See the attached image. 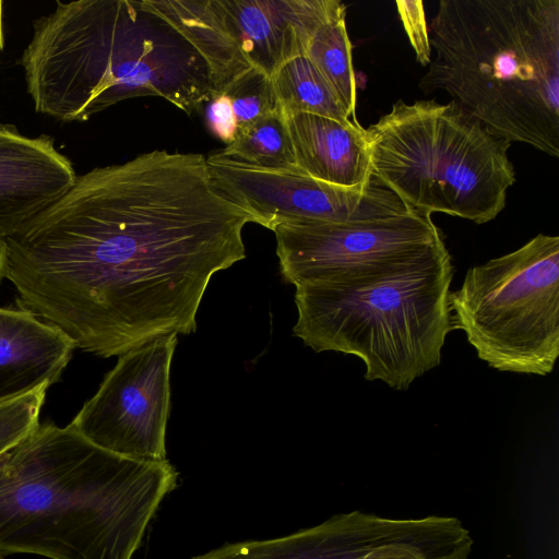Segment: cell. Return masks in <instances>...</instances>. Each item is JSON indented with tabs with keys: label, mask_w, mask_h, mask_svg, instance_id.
I'll list each match as a JSON object with an SVG mask.
<instances>
[{
	"label": "cell",
	"mask_w": 559,
	"mask_h": 559,
	"mask_svg": "<svg viewBox=\"0 0 559 559\" xmlns=\"http://www.w3.org/2000/svg\"><path fill=\"white\" fill-rule=\"evenodd\" d=\"M0 559H4V557L0 556Z\"/></svg>",
	"instance_id": "25"
},
{
	"label": "cell",
	"mask_w": 559,
	"mask_h": 559,
	"mask_svg": "<svg viewBox=\"0 0 559 559\" xmlns=\"http://www.w3.org/2000/svg\"><path fill=\"white\" fill-rule=\"evenodd\" d=\"M284 278L295 286L360 272L444 242L431 214L357 223L282 224L273 229Z\"/></svg>",
	"instance_id": "11"
},
{
	"label": "cell",
	"mask_w": 559,
	"mask_h": 559,
	"mask_svg": "<svg viewBox=\"0 0 559 559\" xmlns=\"http://www.w3.org/2000/svg\"><path fill=\"white\" fill-rule=\"evenodd\" d=\"M218 153L264 169L301 173L296 165L283 111L266 116L241 131Z\"/></svg>",
	"instance_id": "18"
},
{
	"label": "cell",
	"mask_w": 559,
	"mask_h": 559,
	"mask_svg": "<svg viewBox=\"0 0 559 559\" xmlns=\"http://www.w3.org/2000/svg\"><path fill=\"white\" fill-rule=\"evenodd\" d=\"M247 223L204 155L155 150L78 176L4 239L5 278L75 348L121 356L197 330L212 276L246 257Z\"/></svg>",
	"instance_id": "1"
},
{
	"label": "cell",
	"mask_w": 559,
	"mask_h": 559,
	"mask_svg": "<svg viewBox=\"0 0 559 559\" xmlns=\"http://www.w3.org/2000/svg\"><path fill=\"white\" fill-rule=\"evenodd\" d=\"M76 178L52 138H28L0 124V237L15 234L64 195Z\"/></svg>",
	"instance_id": "13"
},
{
	"label": "cell",
	"mask_w": 559,
	"mask_h": 559,
	"mask_svg": "<svg viewBox=\"0 0 559 559\" xmlns=\"http://www.w3.org/2000/svg\"><path fill=\"white\" fill-rule=\"evenodd\" d=\"M205 61L214 93L257 69L271 79L305 56L316 32L345 16L338 0H144Z\"/></svg>",
	"instance_id": "8"
},
{
	"label": "cell",
	"mask_w": 559,
	"mask_h": 559,
	"mask_svg": "<svg viewBox=\"0 0 559 559\" xmlns=\"http://www.w3.org/2000/svg\"><path fill=\"white\" fill-rule=\"evenodd\" d=\"M428 31L425 94L559 156V0H441Z\"/></svg>",
	"instance_id": "4"
},
{
	"label": "cell",
	"mask_w": 559,
	"mask_h": 559,
	"mask_svg": "<svg viewBox=\"0 0 559 559\" xmlns=\"http://www.w3.org/2000/svg\"><path fill=\"white\" fill-rule=\"evenodd\" d=\"M20 64L35 110L63 122L140 96L190 114L213 95L203 58L142 1H57L34 22Z\"/></svg>",
	"instance_id": "3"
},
{
	"label": "cell",
	"mask_w": 559,
	"mask_h": 559,
	"mask_svg": "<svg viewBox=\"0 0 559 559\" xmlns=\"http://www.w3.org/2000/svg\"><path fill=\"white\" fill-rule=\"evenodd\" d=\"M305 56L328 83L348 118L357 122L356 80L345 16L322 25L311 38Z\"/></svg>",
	"instance_id": "17"
},
{
	"label": "cell",
	"mask_w": 559,
	"mask_h": 559,
	"mask_svg": "<svg viewBox=\"0 0 559 559\" xmlns=\"http://www.w3.org/2000/svg\"><path fill=\"white\" fill-rule=\"evenodd\" d=\"M177 342V334H170L119 356L98 391L71 421L73 427L115 454L166 460L170 366Z\"/></svg>",
	"instance_id": "10"
},
{
	"label": "cell",
	"mask_w": 559,
	"mask_h": 559,
	"mask_svg": "<svg viewBox=\"0 0 559 559\" xmlns=\"http://www.w3.org/2000/svg\"><path fill=\"white\" fill-rule=\"evenodd\" d=\"M3 47V31H2V1H0V52Z\"/></svg>",
	"instance_id": "23"
},
{
	"label": "cell",
	"mask_w": 559,
	"mask_h": 559,
	"mask_svg": "<svg viewBox=\"0 0 559 559\" xmlns=\"http://www.w3.org/2000/svg\"><path fill=\"white\" fill-rule=\"evenodd\" d=\"M219 93L230 103L236 135L262 118L282 111L272 79L257 69H249Z\"/></svg>",
	"instance_id": "19"
},
{
	"label": "cell",
	"mask_w": 559,
	"mask_h": 559,
	"mask_svg": "<svg viewBox=\"0 0 559 559\" xmlns=\"http://www.w3.org/2000/svg\"><path fill=\"white\" fill-rule=\"evenodd\" d=\"M74 343L24 309L0 308V403L57 382Z\"/></svg>",
	"instance_id": "14"
},
{
	"label": "cell",
	"mask_w": 559,
	"mask_h": 559,
	"mask_svg": "<svg viewBox=\"0 0 559 559\" xmlns=\"http://www.w3.org/2000/svg\"><path fill=\"white\" fill-rule=\"evenodd\" d=\"M7 450V443L3 438L0 436V454Z\"/></svg>",
	"instance_id": "24"
},
{
	"label": "cell",
	"mask_w": 559,
	"mask_h": 559,
	"mask_svg": "<svg viewBox=\"0 0 559 559\" xmlns=\"http://www.w3.org/2000/svg\"><path fill=\"white\" fill-rule=\"evenodd\" d=\"M272 81L283 114L306 112L352 121L306 56L287 61L277 70Z\"/></svg>",
	"instance_id": "16"
},
{
	"label": "cell",
	"mask_w": 559,
	"mask_h": 559,
	"mask_svg": "<svg viewBox=\"0 0 559 559\" xmlns=\"http://www.w3.org/2000/svg\"><path fill=\"white\" fill-rule=\"evenodd\" d=\"M395 3L417 61L427 67L431 61L432 51L423 1L400 0Z\"/></svg>",
	"instance_id": "20"
},
{
	"label": "cell",
	"mask_w": 559,
	"mask_h": 559,
	"mask_svg": "<svg viewBox=\"0 0 559 559\" xmlns=\"http://www.w3.org/2000/svg\"><path fill=\"white\" fill-rule=\"evenodd\" d=\"M7 272V246L5 240L0 237V285L5 278Z\"/></svg>",
	"instance_id": "22"
},
{
	"label": "cell",
	"mask_w": 559,
	"mask_h": 559,
	"mask_svg": "<svg viewBox=\"0 0 559 559\" xmlns=\"http://www.w3.org/2000/svg\"><path fill=\"white\" fill-rule=\"evenodd\" d=\"M445 242L360 272L296 286L295 336L360 358L365 379L407 390L438 367L452 329Z\"/></svg>",
	"instance_id": "5"
},
{
	"label": "cell",
	"mask_w": 559,
	"mask_h": 559,
	"mask_svg": "<svg viewBox=\"0 0 559 559\" xmlns=\"http://www.w3.org/2000/svg\"><path fill=\"white\" fill-rule=\"evenodd\" d=\"M284 117L301 173L345 188L370 181L373 174L366 130L358 122L306 112Z\"/></svg>",
	"instance_id": "15"
},
{
	"label": "cell",
	"mask_w": 559,
	"mask_h": 559,
	"mask_svg": "<svg viewBox=\"0 0 559 559\" xmlns=\"http://www.w3.org/2000/svg\"><path fill=\"white\" fill-rule=\"evenodd\" d=\"M206 164L214 186L271 230L282 224L365 222L412 209L374 175L364 187L345 188L304 173L255 167L218 152L210 154Z\"/></svg>",
	"instance_id": "9"
},
{
	"label": "cell",
	"mask_w": 559,
	"mask_h": 559,
	"mask_svg": "<svg viewBox=\"0 0 559 559\" xmlns=\"http://www.w3.org/2000/svg\"><path fill=\"white\" fill-rule=\"evenodd\" d=\"M435 515L395 519L355 510L286 536L226 543L191 559H444Z\"/></svg>",
	"instance_id": "12"
},
{
	"label": "cell",
	"mask_w": 559,
	"mask_h": 559,
	"mask_svg": "<svg viewBox=\"0 0 559 559\" xmlns=\"http://www.w3.org/2000/svg\"><path fill=\"white\" fill-rule=\"evenodd\" d=\"M365 130L372 174L409 207L476 224L503 210L511 142L453 102L400 99Z\"/></svg>",
	"instance_id": "6"
},
{
	"label": "cell",
	"mask_w": 559,
	"mask_h": 559,
	"mask_svg": "<svg viewBox=\"0 0 559 559\" xmlns=\"http://www.w3.org/2000/svg\"><path fill=\"white\" fill-rule=\"evenodd\" d=\"M452 329L499 371L546 376L559 356V237L475 265L450 292Z\"/></svg>",
	"instance_id": "7"
},
{
	"label": "cell",
	"mask_w": 559,
	"mask_h": 559,
	"mask_svg": "<svg viewBox=\"0 0 559 559\" xmlns=\"http://www.w3.org/2000/svg\"><path fill=\"white\" fill-rule=\"evenodd\" d=\"M207 104L206 119L211 130L226 144L230 143L237 127L228 98L223 93H214Z\"/></svg>",
	"instance_id": "21"
},
{
	"label": "cell",
	"mask_w": 559,
	"mask_h": 559,
	"mask_svg": "<svg viewBox=\"0 0 559 559\" xmlns=\"http://www.w3.org/2000/svg\"><path fill=\"white\" fill-rule=\"evenodd\" d=\"M178 476L167 459L124 457L71 423L39 424L0 454V556L132 559Z\"/></svg>",
	"instance_id": "2"
}]
</instances>
